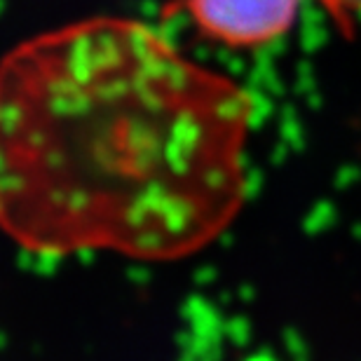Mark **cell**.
<instances>
[{
	"instance_id": "cell-1",
	"label": "cell",
	"mask_w": 361,
	"mask_h": 361,
	"mask_svg": "<svg viewBox=\"0 0 361 361\" xmlns=\"http://www.w3.org/2000/svg\"><path fill=\"white\" fill-rule=\"evenodd\" d=\"M254 113L143 21L33 35L0 61V230L42 256L197 254L244 207Z\"/></svg>"
},
{
	"instance_id": "cell-2",
	"label": "cell",
	"mask_w": 361,
	"mask_h": 361,
	"mask_svg": "<svg viewBox=\"0 0 361 361\" xmlns=\"http://www.w3.org/2000/svg\"><path fill=\"white\" fill-rule=\"evenodd\" d=\"M180 5L204 40L254 52L291 31L302 0H180Z\"/></svg>"
},
{
	"instance_id": "cell-3",
	"label": "cell",
	"mask_w": 361,
	"mask_h": 361,
	"mask_svg": "<svg viewBox=\"0 0 361 361\" xmlns=\"http://www.w3.org/2000/svg\"><path fill=\"white\" fill-rule=\"evenodd\" d=\"M343 38H352L361 21V0H317Z\"/></svg>"
}]
</instances>
